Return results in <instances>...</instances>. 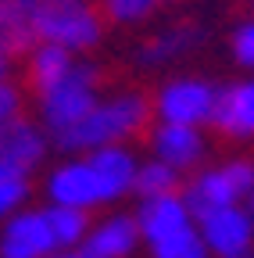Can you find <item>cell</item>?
Instances as JSON below:
<instances>
[{
    "label": "cell",
    "mask_w": 254,
    "mask_h": 258,
    "mask_svg": "<svg viewBox=\"0 0 254 258\" xmlns=\"http://www.w3.org/2000/svg\"><path fill=\"white\" fill-rule=\"evenodd\" d=\"M47 215V226H50V233H54V244L61 247H72L75 240H82L86 233V215L79 208H65V205H54Z\"/></svg>",
    "instance_id": "obj_18"
},
{
    "label": "cell",
    "mask_w": 254,
    "mask_h": 258,
    "mask_svg": "<svg viewBox=\"0 0 254 258\" xmlns=\"http://www.w3.org/2000/svg\"><path fill=\"white\" fill-rule=\"evenodd\" d=\"M136 237H140V222L136 219H108L101 230H93L90 240H86V254L90 258H125L133 247H136Z\"/></svg>",
    "instance_id": "obj_15"
},
{
    "label": "cell",
    "mask_w": 254,
    "mask_h": 258,
    "mask_svg": "<svg viewBox=\"0 0 254 258\" xmlns=\"http://www.w3.org/2000/svg\"><path fill=\"white\" fill-rule=\"evenodd\" d=\"M211 125L222 137H254V79L218 93Z\"/></svg>",
    "instance_id": "obj_10"
},
{
    "label": "cell",
    "mask_w": 254,
    "mask_h": 258,
    "mask_svg": "<svg viewBox=\"0 0 254 258\" xmlns=\"http://www.w3.org/2000/svg\"><path fill=\"white\" fill-rule=\"evenodd\" d=\"M36 40L65 50H86L104 36V15L97 0H33Z\"/></svg>",
    "instance_id": "obj_2"
},
{
    "label": "cell",
    "mask_w": 254,
    "mask_h": 258,
    "mask_svg": "<svg viewBox=\"0 0 254 258\" xmlns=\"http://www.w3.org/2000/svg\"><path fill=\"white\" fill-rule=\"evenodd\" d=\"M54 233L47 226L43 212H29L8 222L4 240H0V254L4 258H43L47 251H54Z\"/></svg>",
    "instance_id": "obj_8"
},
{
    "label": "cell",
    "mask_w": 254,
    "mask_h": 258,
    "mask_svg": "<svg viewBox=\"0 0 254 258\" xmlns=\"http://www.w3.org/2000/svg\"><path fill=\"white\" fill-rule=\"evenodd\" d=\"M154 101L150 93H122L108 104H97L79 125L68 133H57V147L75 151V147H104L115 140H143L150 133Z\"/></svg>",
    "instance_id": "obj_1"
},
{
    "label": "cell",
    "mask_w": 254,
    "mask_h": 258,
    "mask_svg": "<svg viewBox=\"0 0 254 258\" xmlns=\"http://www.w3.org/2000/svg\"><path fill=\"white\" fill-rule=\"evenodd\" d=\"M176 186H179V172L168 169L165 161H154V165L136 169V179H133V190L140 194V198H147V201L168 198V194H176Z\"/></svg>",
    "instance_id": "obj_17"
},
{
    "label": "cell",
    "mask_w": 254,
    "mask_h": 258,
    "mask_svg": "<svg viewBox=\"0 0 254 258\" xmlns=\"http://www.w3.org/2000/svg\"><path fill=\"white\" fill-rule=\"evenodd\" d=\"M154 258H204V240L186 226L172 237L154 240Z\"/></svg>",
    "instance_id": "obj_19"
},
{
    "label": "cell",
    "mask_w": 254,
    "mask_h": 258,
    "mask_svg": "<svg viewBox=\"0 0 254 258\" xmlns=\"http://www.w3.org/2000/svg\"><path fill=\"white\" fill-rule=\"evenodd\" d=\"M36 25H33V0H0V57H25L36 50Z\"/></svg>",
    "instance_id": "obj_9"
},
{
    "label": "cell",
    "mask_w": 254,
    "mask_h": 258,
    "mask_svg": "<svg viewBox=\"0 0 254 258\" xmlns=\"http://www.w3.org/2000/svg\"><path fill=\"white\" fill-rule=\"evenodd\" d=\"M101 69H72L47 97H43V115L47 125L57 133H68L79 125L93 108H97V86H101Z\"/></svg>",
    "instance_id": "obj_3"
},
{
    "label": "cell",
    "mask_w": 254,
    "mask_h": 258,
    "mask_svg": "<svg viewBox=\"0 0 254 258\" xmlns=\"http://www.w3.org/2000/svg\"><path fill=\"white\" fill-rule=\"evenodd\" d=\"M190 40H194V29H176V32H165V36H157L147 50H143V57L147 61H161V57H172L176 50H183V47H190Z\"/></svg>",
    "instance_id": "obj_21"
},
{
    "label": "cell",
    "mask_w": 254,
    "mask_h": 258,
    "mask_svg": "<svg viewBox=\"0 0 254 258\" xmlns=\"http://www.w3.org/2000/svg\"><path fill=\"white\" fill-rule=\"evenodd\" d=\"M4 76H8V61L0 57V83H4Z\"/></svg>",
    "instance_id": "obj_25"
},
{
    "label": "cell",
    "mask_w": 254,
    "mask_h": 258,
    "mask_svg": "<svg viewBox=\"0 0 254 258\" xmlns=\"http://www.w3.org/2000/svg\"><path fill=\"white\" fill-rule=\"evenodd\" d=\"M40 158H43V137L29 122L11 118L8 125H0V169L25 176Z\"/></svg>",
    "instance_id": "obj_11"
},
{
    "label": "cell",
    "mask_w": 254,
    "mask_h": 258,
    "mask_svg": "<svg viewBox=\"0 0 254 258\" xmlns=\"http://www.w3.org/2000/svg\"><path fill=\"white\" fill-rule=\"evenodd\" d=\"M218 93L211 83L204 79H176L161 90L157 97V115L168 125H197V122H211Z\"/></svg>",
    "instance_id": "obj_5"
},
{
    "label": "cell",
    "mask_w": 254,
    "mask_h": 258,
    "mask_svg": "<svg viewBox=\"0 0 254 258\" xmlns=\"http://www.w3.org/2000/svg\"><path fill=\"white\" fill-rule=\"evenodd\" d=\"M18 111V90L11 83H0V125H8Z\"/></svg>",
    "instance_id": "obj_24"
},
{
    "label": "cell",
    "mask_w": 254,
    "mask_h": 258,
    "mask_svg": "<svg viewBox=\"0 0 254 258\" xmlns=\"http://www.w3.org/2000/svg\"><path fill=\"white\" fill-rule=\"evenodd\" d=\"M57 258H90V254H75V251H68V254H57Z\"/></svg>",
    "instance_id": "obj_26"
},
{
    "label": "cell",
    "mask_w": 254,
    "mask_h": 258,
    "mask_svg": "<svg viewBox=\"0 0 254 258\" xmlns=\"http://www.w3.org/2000/svg\"><path fill=\"white\" fill-rule=\"evenodd\" d=\"M250 212H254V190H250Z\"/></svg>",
    "instance_id": "obj_27"
},
{
    "label": "cell",
    "mask_w": 254,
    "mask_h": 258,
    "mask_svg": "<svg viewBox=\"0 0 254 258\" xmlns=\"http://www.w3.org/2000/svg\"><path fill=\"white\" fill-rule=\"evenodd\" d=\"M140 230L143 237L154 244V240H161V237H172L179 230H186L190 226V208L176 198V194H168V198H154L140 208Z\"/></svg>",
    "instance_id": "obj_13"
},
{
    "label": "cell",
    "mask_w": 254,
    "mask_h": 258,
    "mask_svg": "<svg viewBox=\"0 0 254 258\" xmlns=\"http://www.w3.org/2000/svg\"><path fill=\"white\" fill-rule=\"evenodd\" d=\"M25 190H29V183H25V176H22V172L0 169V215L11 212V208L25 198Z\"/></svg>",
    "instance_id": "obj_22"
},
{
    "label": "cell",
    "mask_w": 254,
    "mask_h": 258,
    "mask_svg": "<svg viewBox=\"0 0 254 258\" xmlns=\"http://www.w3.org/2000/svg\"><path fill=\"white\" fill-rule=\"evenodd\" d=\"M50 198L65 208H86V205H101L108 201L101 176L93 172L90 161H75V165L57 169L50 179Z\"/></svg>",
    "instance_id": "obj_7"
},
{
    "label": "cell",
    "mask_w": 254,
    "mask_h": 258,
    "mask_svg": "<svg viewBox=\"0 0 254 258\" xmlns=\"http://www.w3.org/2000/svg\"><path fill=\"white\" fill-rule=\"evenodd\" d=\"M233 54L240 64H247V69H254V18L243 22L236 29V36H233Z\"/></svg>",
    "instance_id": "obj_23"
},
{
    "label": "cell",
    "mask_w": 254,
    "mask_h": 258,
    "mask_svg": "<svg viewBox=\"0 0 254 258\" xmlns=\"http://www.w3.org/2000/svg\"><path fill=\"white\" fill-rule=\"evenodd\" d=\"M254 190V165L250 161H229L215 172H204L201 179L190 183L186 190V208L190 215H208L215 208H229L240 198Z\"/></svg>",
    "instance_id": "obj_4"
},
{
    "label": "cell",
    "mask_w": 254,
    "mask_h": 258,
    "mask_svg": "<svg viewBox=\"0 0 254 258\" xmlns=\"http://www.w3.org/2000/svg\"><path fill=\"white\" fill-rule=\"evenodd\" d=\"M157 0H97L104 22H136L154 11Z\"/></svg>",
    "instance_id": "obj_20"
},
{
    "label": "cell",
    "mask_w": 254,
    "mask_h": 258,
    "mask_svg": "<svg viewBox=\"0 0 254 258\" xmlns=\"http://www.w3.org/2000/svg\"><path fill=\"white\" fill-rule=\"evenodd\" d=\"M201 226H204L208 247L218 258H250V251H254V222L236 205L201 215Z\"/></svg>",
    "instance_id": "obj_6"
},
{
    "label": "cell",
    "mask_w": 254,
    "mask_h": 258,
    "mask_svg": "<svg viewBox=\"0 0 254 258\" xmlns=\"http://www.w3.org/2000/svg\"><path fill=\"white\" fill-rule=\"evenodd\" d=\"M154 151H157V158L165 161L168 169H190L194 161L201 158V151H204V144H201V137L194 133V125H161L154 133Z\"/></svg>",
    "instance_id": "obj_14"
},
{
    "label": "cell",
    "mask_w": 254,
    "mask_h": 258,
    "mask_svg": "<svg viewBox=\"0 0 254 258\" xmlns=\"http://www.w3.org/2000/svg\"><path fill=\"white\" fill-rule=\"evenodd\" d=\"M72 69H75V64H72V54H68L65 47L40 43L33 54H29V61H25V86L43 101V97H47L61 79H65Z\"/></svg>",
    "instance_id": "obj_12"
},
{
    "label": "cell",
    "mask_w": 254,
    "mask_h": 258,
    "mask_svg": "<svg viewBox=\"0 0 254 258\" xmlns=\"http://www.w3.org/2000/svg\"><path fill=\"white\" fill-rule=\"evenodd\" d=\"M90 165H93V172L101 176L108 201L122 198V194L133 186V179H136L133 158L125 154V151H118V147H97V151H93V158H90Z\"/></svg>",
    "instance_id": "obj_16"
}]
</instances>
